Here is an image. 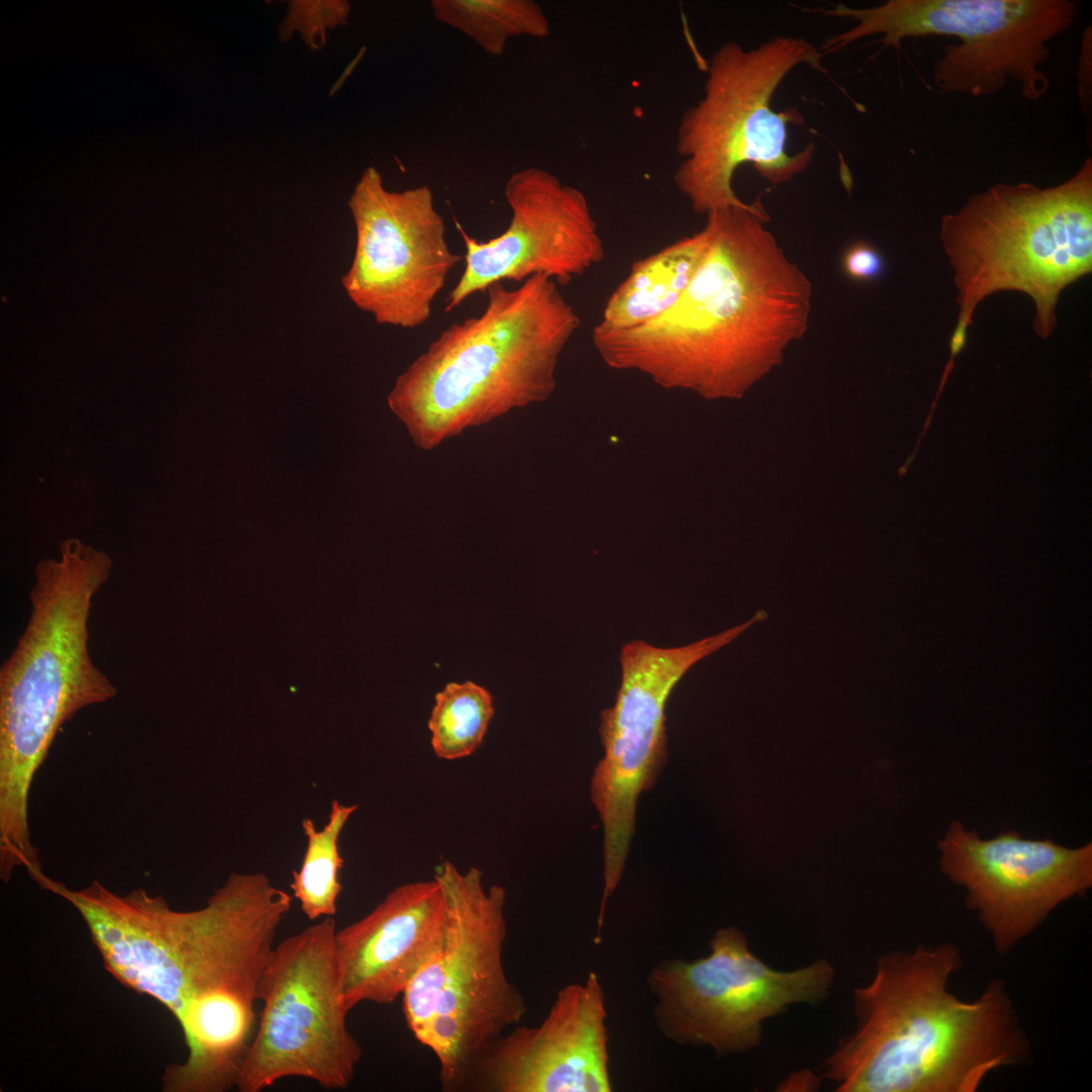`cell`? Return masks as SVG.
<instances>
[{
    "label": "cell",
    "instance_id": "e0dca14e",
    "mask_svg": "<svg viewBox=\"0 0 1092 1092\" xmlns=\"http://www.w3.org/2000/svg\"><path fill=\"white\" fill-rule=\"evenodd\" d=\"M446 908L435 878L397 886L368 914L337 929L347 1007L391 1004L443 947Z\"/></svg>",
    "mask_w": 1092,
    "mask_h": 1092
},
{
    "label": "cell",
    "instance_id": "4fadbf2b",
    "mask_svg": "<svg viewBox=\"0 0 1092 1092\" xmlns=\"http://www.w3.org/2000/svg\"><path fill=\"white\" fill-rule=\"evenodd\" d=\"M356 244L343 288L360 310L383 326L427 323L450 271L463 257L446 240V223L427 185L387 189L368 167L348 200Z\"/></svg>",
    "mask_w": 1092,
    "mask_h": 1092
},
{
    "label": "cell",
    "instance_id": "9a60e30c",
    "mask_svg": "<svg viewBox=\"0 0 1092 1092\" xmlns=\"http://www.w3.org/2000/svg\"><path fill=\"white\" fill-rule=\"evenodd\" d=\"M505 198L512 217L495 238L477 241L456 221L465 265L448 294L447 312L493 283L543 275L565 285L604 260L597 221L578 188L547 170L528 167L510 176Z\"/></svg>",
    "mask_w": 1092,
    "mask_h": 1092
},
{
    "label": "cell",
    "instance_id": "603a6c76",
    "mask_svg": "<svg viewBox=\"0 0 1092 1092\" xmlns=\"http://www.w3.org/2000/svg\"><path fill=\"white\" fill-rule=\"evenodd\" d=\"M841 266L844 274L856 282H872L885 272V259L872 244L857 241L843 253Z\"/></svg>",
    "mask_w": 1092,
    "mask_h": 1092
},
{
    "label": "cell",
    "instance_id": "5bb4252c",
    "mask_svg": "<svg viewBox=\"0 0 1092 1092\" xmlns=\"http://www.w3.org/2000/svg\"><path fill=\"white\" fill-rule=\"evenodd\" d=\"M941 872L966 891L997 954L1009 953L1062 903L1092 887V843L1069 848L1015 831L981 839L953 821L938 843Z\"/></svg>",
    "mask_w": 1092,
    "mask_h": 1092
},
{
    "label": "cell",
    "instance_id": "ac0fdd59",
    "mask_svg": "<svg viewBox=\"0 0 1092 1092\" xmlns=\"http://www.w3.org/2000/svg\"><path fill=\"white\" fill-rule=\"evenodd\" d=\"M710 233L705 224L633 263L628 276L608 298L598 324L609 329L641 326L665 313L680 299L707 252Z\"/></svg>",
    "mask_w": 1092,
    "mask_h": 1092
},
{
    "label": "cell",
    "instance_id": "6da1fadb",
    "mask_svg": "<svg viewBox=\"0 0 1092 1092\" xmlns=\"http://www.w3.org/2000/svg\"><path fill=\"white\" fill-rule=\"evenodd\" d=\"M65 899L84 920L104 968L177 1020L186 1062L204 1073L241 1066L255 1005L292 896L262 873L231 874L204 907L172 909L145 889L118 895L94 880Z\"/></svg>",
    "mask_w": 1092,
    "mask_h": 1092
},
{
    "label": "cell",
    "instance_id": "8fae6325",
    "mask_svg": "<svg viewBox=\"0 0 1092 1092\" xmlns=\"http://www.w3.org/2000/svg\"><path fill=\"white\" fill-rule=\"evenodd\" d=\"M834 981L835 969L825 959L774 969L734 926L715 932L708 956L663 960L647 976L662 1034L678 1044L708 1046L718 1058L758 1048L766 1020L796 1004H820Z\"/></svg>",
    "mask_w": 1092,
    "mask_h": 1092
},
{
    "label": "cell",
    "instance_id": "ffe728a7",
    "mask_svg": "<svg viewBox=\"0 0 1092 1092\" xmlns=\"http://www.w3.org/2000/svg\"><path fill=\"white\" fill-rule=\"evenodd\" d=\"M357 808L358 805H344L334 800L328 821L321 830L309 818L301 822L307 845L300 868L292 872L290 889L309 920L334 917L337 913L342 890L340 871L344 862L339 838Z\"/></svg>",
    "mask_w": 1092,
    "mask_h": 1092
},
{
    "label": "cell",
    "instance_id": "d6986e66",
    "mask_svg": "<svg viewBox=\"0 0 1092 1092\" xmlns=\"http://www.w3.org/2000/svg\"><path fill=\"white\" fill-rule=\"evenodd\" d=\"M435 19L454 28L486 54L500 56L515 37L544 38L550 21L531 0H432Z\"/></svg>",
    "mask_w": 1092,
    "mask_h": 1092
},
{
    "label": "cell",
    "instance_id": "7a4b0ae2",
    "mask_svg": "<svg viewBox=\"0 0 1092 1092\" xmlns=\"http://www.w3.org/2000/svg\"><path fill=\"white\" fill-rule=\"evenodd\" d=\"M706 215L707 252L675 305L634 328L597 325L593 342L611 367L668 388L736 396L803 337L812 284L767 230L759 200Z\"/></svg>",
    "mask_w": 1092,
    "mask_h": 1092
},
{
    "label": "cell",
    "instance_id": "9c48e42d",
    "mask_svg": "<svg viewBox=\"0 0 1092 1092\" xmlns=\"http://www.w3.org/2000/svg\"><path fill=\"white\" fill-rule=\"evenodd\" d=\"M818 12L850 19L855 25L826 39L823 54L840 51L867 36L900 49L908 37L956 36L934 65L935 86L944 93L985 96L1009 80L1021 95L1036 101L1049 90L1041 65L1048 43L1068 30L1079 14L1069 0H889L870 8L837 4Z\"/></svg>",
    "mask_w": 1092,
    "mask_h": 1092
},
{
    "label": "cell",
    "instance_id": "277c9868",
    "mask_svg": "<svg viewBox=\"0 0 1092 1092\" xmlns=\"http://www.w3.org/2000/svg\"><path fill=\"white\" fill-rule=\"evenodd\" d=\"M477 316L455 323L397 377L387 396L415 445L432 450L514 408L546 399L580 317L552 279L486 289Z\"/></svg>",
    "mask_w": 1092,
    "mask_h": 1092
},
{
    "label": "cell",
    "instance_id": "8992f818",
    "mask_svg": "<svg viewBox=\"0 0 1092 1092\" xmlns=\"http://www.w3.org/2000/svg\"><path fill=\"white\" fill-rule=\"evenodd\" d=\"M939 236L959 291L956 327L969 330L985 297L1014 290L1033 300V330L1046 339L1061 292L1092 270V161L1057 186L997 183L974 194L942 217Z\"/></svg>",
    "mask_w": 1092,
    "mask_h": 1092
},
{
    "label": "cell",
    "instance_id": "ba28073f",
    "mask_svg": "<svg viewBox=\"0 0 1092 1092\" xmlns=\"http://www.w3.org/2000/svg\"><path fill=\"white\" fill-rule=\"evenodd\" d=\"M823 54L802 37L775 36L745 50L728 41L713 54L703 97L682 114L675 149L680 157L673 182L701 214L745 206L732 186L742 164H750L772 184L787 183L804 172L815 147L789 154L788 128L802 124L794 108L776 111L772 96L797 66L823 71Z\"/></svg>",
    "mask_w": 1092,
    "mask_h": 1092
},
{
    "label": "cell",
    "instance_id": "3957f363",
    "mask_svg": "<svg viewBox=\"0 0 1092 1092\" xmlns=\"http://www.w3.org/2000/svg\"><path fill=\"white\" fill-rule=\"evenodd\" d=\"M962 966L949 941L879 957L823 1077L838 1092H976L992 1072L1027 1063L1031 1041L1006 983L963 1000L948 987Z\"/></svg>",
    "mask_w": 1092,
    "mask_h": 1092
},
{
    "label": "cell",
    "instance_id": "2e32d148",
    "mask_svg": "<svg viewBox=\"0 0 1092 1092\" xmlns=\"http://www.w3.org/2000/svg\"><path fill=\"white\" fill-rule=\"evenodd\" d=\"M597 974L569 984L537 1026H516L493 1041L462 1087L482 1092H609V1035Z\"/></svg>",
    "mask_w": 1092,
    "mask_h": 1092
},
{
    "label": "cell",
    "instance_id": "52a82bcc",
    "mask_svg": "<svg viewBox=\"0 0 1092 1092\" xmlns=\"http://www.w3.org/2000/svg\"><path fill=\"white\" fill-rule=\"evenodd\" d=\"M446 908L442 949L414 976L402 998L406 1025L439 1063L443 1090H462L478 1058L527 1013L507 977L506 892L484 886L477 868H435Z\"/></svg>",
    "mask_w": 1092,
    "mask_h": 1092
},
{
    "label": "cell",
    "instance_id": "5b68a950",
    "mask_svg": "<svg viewBox=\"0 0 1092 1092\" xmlns=\"http://www.w3.org/2000/svg\"><path fill=\"white\" fill-rule=\"evenodd\" d=\"M112 561L79 539L34 570L26 626L0 668V834H30L33 778L60 730L77 712L112 700L116 687L94 664L88 621Z\"/></svg>",
    "mask_w": 1092,
    "mask_h": 1092
},
{
    "label": "cell",
    "instance_id": "7402d4cb",
    "mask_svg": "<svg viewBox=\"0 0 1092 1092\" xmlns=\"http://www.w3.org/2000/svg\"><path fill=\"white\" fill-rule=\"evenodd\" d=\"M287 18L289 29H298L307 38L311 39L316 32H323L328 24L318 21L328 20L336 25L344 23L348 17L350 6L344 1L331 2H294Z\"/></svg>",
    "mask_w": 1092,
    "mask_h": 1092
},
{
    "label": "cell",
    "instance_id": "7c38bea8",
    "mask_svg": "<svg viewBox=\"0 0 1092 1092\" xmlns=\"http://www.w3.org/2000/svg\"><path fill=\"white\" fill-rule=\"evenodd\" d=\"M765 618L760 611L740 625L679 647L642 640L622 647L616 700L601 713L605 753L590 782L604 828V897L612 895L622 877L638 797L653 787L665 762V708L673 689L696 663Z\"/></svg>",
    "mask_w": 1092,
    "mask_h": 1092
},
{
    "label": "cell",
    "instance_id": "44dd1931",
    "mask_svg": "<svg viewBox=\"0 0 1092 1092\" xmlns=\"http://www.w3.org/2000/svg\"><path fill=\"white\" fill-rule=\"evenodd\" d=\"M494 713L489 692L472 682H450L435 697L428 722L437 757L454 760L471 755L482 744Z\"/></svg>",
    "mask_w": 1092,
    "mask_h": 1092
},
{
    "label": "cell",
    "instance_id": "30bf717a",
    "mask_svg": "<svg viewBox=\"0 0 1092 1092\" xmlns=\"http://www.w3.org/2000/svg\"><path fill=\"white\" fill-rule=\"evenodd\" d=\"M334 917L277 943L258 993L262 1007L237 1089L260 1092L287 1077L346 1089L363 1050L347 1025Z\"/></svg>",
    "mask_w": 1092,
    "mask_h": 1092
}]
</instances>
